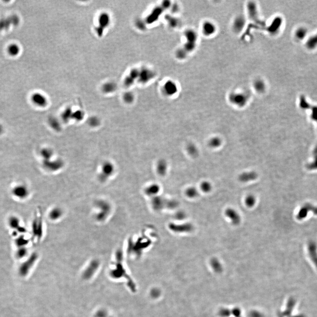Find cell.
Instances as JSON below:
<instances>
[{
	"label": "cell",
	"instance_id": "cell-31",
	"mask_svg": "<svg viewBox=\"0 0 317 317\" xmlns=\"http://www.w3.org/2000/svg\"><path fill=\"white\" fill-rule=\"evenodd\" d=\"M188 153L193 157H197L199 155V150L197 146L193 143L188 144L186 147Z\"/></svg>",
	"mask_w": 317,
	"mask_h": 317
},
{
	"label": "cell",
	"instance_id": "cell-34",
	"mask_svg": "<svg viewBox=\"0 0 317 317\" xmlns=\"http://www.w3.org/2000/svg\"><path fill=\"white\" fill-rule=\"evenodd\" d=\"M307 30L305 27H301L296 30L295 32V36L297 39L301 40L307 36Z\"/></svg>",
	"mask_w": 317,
	"mask_h": 317
},
{
	"label": "cell",
	"instance_id": "cell-33",
	"mask_svg": "<svg viewBox=\"0 0 317 317\" xmlns=\"http://www.w3.org/2000/svg\"><path fill=\"white\" fill-rule=\"evenodd\" d=\"M306 47L308 49H313L317 47V34L311 36L306 42Z\"/></svg>",
	"mask_w": 317,
	"mask_h": 317
},
{
	"label": "cell",
	"instance_id": "cell-47",
	"mask_svg": "<svg viewBox=\"0 0 317 317\" xmlns=\"http://www.w3.org/2000/svg\"><path fill=\"white\" fill-rule=\"evenodd\" d=\"M71 114H72V111L70 109H67V110L65 111L63 113V120H68L69 118H71Z\"/></svg>",
	"mask_w": 317,
	"mask_h": 317
},
{
	"label": "cell",
	"instance_id": "cell-50",
	"mask_svg": "<svg viewBox=\"0 0 317 317\" xmlns=\"http://www.w3.org/2000/svg\"><path fill=\"white\" fill-rule=\"evenodd\" d=\"M313 116L312 117L315 120H317V107H313Z\"/></svg>",
	"mask_w": 317,
	"mask_h": 317
},
{
	"label": "cell",
	"instance_id": "cell-11",
	"mask_svg": "<svg viewBox=\"0 0 317 317\" xmlns=\"http://www.w3.org/2000/svg\"><path fill=\"white\" fill-rule=\"evenodd\" d=\"M225 215L234 225H238L241 222V217L237 211L234 208H229L225 211Z\"/></svg>",
	"mask_w": 317,
	"mask_h": 317
},
{
	"label": "cell",
	"instance_id": "cell-36",
	"mask_svg": "<svg viewBox=\"0 0 317 317\" xmlns=\"http://www.w3.org/2000/svg\"><path fill=\"white\" fill-rule=\"evenodd\" d=\"M245 202L247 207H253L256 203V198L252 194H249L245 198Z\"/></svg>",
	"mask_w": 317,
	"mask_h": 317
},
{
	"label": "cell",
	"instance_id": "cell-3",
	"mask_svg": "<svg viewBox=\"0 0 317 317\" xmlns=\"http://www.w3.org/2000/svg\"><path fill=\"white\" fill-rule=\"evenodd\" d=\"M38 258V254L36 252H33L20 266L19 270L20 275L22 277L26 276L29 272L30 270L34 266Z\"/></svg>",
	"mask_w": 317,
	"mask_h": 317
},
{
	"label": "cell",
	"instance_id": "cell-39",
	"mask_svg": "<svg viewBox=\"0 0 317 317\" xmlns=\"http://www.w3.org/2000/svg\"><path fill=\"white\" fill-rule=\"evenodd\" d=\"M201 190L205 193H209L212 190V185L207 181H204L201 184Z\"/></svg>",
	"mask_w": 317,
	"mask_h": 317
},
{
	"label": "cell",
	"instance_id": "cell-30",
	"mask_svg": "<svg viewBox=\"0 0 317 317\" xmlns=\"http://www.w3.org/2000/svg\"><path fill=\"white\" fill-rule=\"evenodd\" d=\"M8 224L11 228L17 230L20 227V220L16 216H12L8 220Z\"/></svg>",
	"mask_w": 317,
	"mask_h": 317
},
{
	"label": "cell",
	"instance_id": "cell-53",
	"mask_svg": "<svg viewBox=\"0 0 317 317\" xmlns=\"http://www.w3.org/2000/svg\"><path fill=\"white\" fill-rule=\"evenodd\" d=\"M2 131H3L2 127V126H1V125H0V134H1V133H2Z\"/></svg>",
	"mask_w": 317,
	"mask_h": 317
},
{
	"label": "cell",
	"instance_id": "cell-37",
	"mask_svg": "<svg viewBox=\"0 0 317 317\" xmlns=\"http://www.w3.org/2000/svg\"><path fill=\"white\" fill-rule=\"evenodd\" d=\"M186 195L190 198H194L198 195V192L196 188L194 187H190L186 190Z\"/></svg>",
	"mask_w": 317,
	"mask_h": 317
},
{
	"label": "cell",
	"instance_id": "cell-51",
	"mask_svg": "<svg viewBox=\"0 0 317 317\" xmlns=\"http://www.w3.org/2000/svg\"><path fill=\"white\" fill-rule=\"evenodd\" d=\"M136 24H137L138 27L140 28L141 30L144 29L145 28V25H144V23H143L141 21H137Z\"/></svg>",
	"mask_w": 317,
	"mask_h": 317
},
{
	"label": "cell",
	"instance_id": "cell-17",
	"mask_svg": "<svg viewBox=\"0 0 317 317\" xmlns=\"http://www.w3.org/2000/svg\"><path fill=\"white\" fill-rule=\"evenodd\" d=\"M258 174L256 172L254 171L244 172L238 176V178L240 181L243 183L249 182L255 180L258 178Z\"/></svg>",
	"mask_w": 317,
	"mask_h": 317
},
{
	"label": "cell",
	"instance_id": "cell-2",
	"mask_svg": "<svg viewBox=\"0 0 317 317\" xmlns=\"http://www.w3.org/2000/svg\"><path fill=\"white\" fill-rule=\"evenodd\" d=\"M117 264H116V268L111 271V275L113 278H119L125 277L127 280V285L130 288V290L133 292L136 291V286L134 284L133 280L129 276L127 275L124 268L122 264V254L121 251H118L116 252Z\"/></svg>",
	"mask_w": 317,
	"mask_h": 317
},
{
	"label": "cell",
	"instance_id": "cell-49",
	"mask_svg": "<svg viewBox=\"0 0 317 317\" xmlns=\"http://www.w3.org/2000/svg\"><path fill=\"white\" fill-rule=\"evenodd\" d=\"M176 215V219H178V220H180L184 219L185 217L186 216L185 214L184 213L181 212V211L177 213Z\"/></svg>",
	"mask_w": 317,
	"mask_h": 317
},
{
	"label": "cell",
	"instance_id": "cell-15",
	"mask_svg": "<svg viewBox=\"0 0 317 317\" xmlns=\"http://www.w3.org/2000/svg\"><path fill=\"white\" fill-rule=\"evenodd\" d=\"M154 76V73L151 70L144 68L140 71L138 79L141 83H146L153 78Z\"/></svg>",
	"mask_w": 317,
	"mask_h": 317
},
{
	"label": "cell",
	"instance_id": "cell-21",
	"mask_svg": "<svg viewBox=\"0 0 317 317\" xmlns=\"http://www.w3.org/2000/svg\"><path fill=\"white\" fill-rule=\"evenodd\" d=\"M166 201L161 196H155L151 201V205L153 208L156 211L162 210L166 207Z\"/></svg>",
	"mask_w": 317,
	"mask_h": 317
},
{
	"label": "cell",
	"instance_id": "cell-14",
	"mask_svg": "<svg viewBox=\"0 0 317 317\" xmlns=\"http://www.w3.org/2000/svg\"><path fill=\"white\" fill-rule=\"evenodd\" d=\"M217 31V27L214 23L210 21H205L202 25V32L205 36L214 35Z\"/></svg>",
	"mask_w": 317,
	"mask_h": 317
},
{
	"label": "cell",
	"instance_id": "cell-25",
	"mask_svg": "<svg viewBox=\"0 0 317 317\" xmlns=\"http://www.w3.org/2000/svg\"><path fill=\"white\" fill-rule=\"evenodd\" d=\"M253 86L255 90L259 93H264L266 90V84L264 81L261 78H257L255 80Z\"/></svg>",
	"mask_w": 317,
	"mask_h": 317
},
{
	"label": "cell",
	"instance_id": "cell-10",
	"mask_svg": "<svg viewBox=\"0 0 317 317\" xmlns=\"http://www.w3.org/2000/svg\"><path fill=\"white\" fill-rule=\"evenodd\" d=\"M100 264L99 261L97 259H94L91 260L84 271L83 274L84 278H91L99 267Z\"/></svg>",
	"mask_w": 317,
	"mask_h": 317
},
{
	"label": "cell",
	"instance_id": "cell-19",
	"mask_svg": "<svg viewBox=\"0 0 317 317\" xmlns=\"http://www.w3.org/2000/svg\"><path fill=\"white\" fill-rule=\"evenodd\" d=\"M312 206L311 204L309 203L303 205L296 214V219L299 220H302L305 219L308 215L309 212L310 211H312Z\"/></svg>",
	"mask_w": 317,
	"mask_h": 317
},
{
	"label": "cell",
	"instance_id": "cell-13",
	"mask_svg": "<svg viewBox=\"0 0 317 317\" xmlns=\"http://www.w3.org/2000/svg\"><path fill=\"white\" fill-rule=\"evenodd\" d=\"M170 229L173 231L177 233H186L192 231L193 229V226L190 223L179 225L172 223L170 225Z\"/></svg>",
	"mask_w": 317,
	"mask_h": 317
},
{
	"label": "cell",
	"instance_id": "cell-40",
	"mask_svg": "<svg viewBox=\"0 0 317 317\" xmlns=\"http://www.w3.org/2000/svg\"><path fill=\"white\" fill-rule=\"evenodd\" d=\"M282 20L281 17H277L274 21L273 24L271 26L272 32H275L279 29L282 24Z\"/></svg>",
	"mask_w": 317,
	"mask_h": 317
},
{
	"label": "cell",
	"instance_id": "cell-4",
	"mask_svg": "<svg viewBox=\"0 0 317 317\" xmlns=\"http://www.w3.org/2000/svg\"><path fill=\"white\" fill-rule=\"evenodd\" d=\"M249 95L242 92H233L230 94L229 99L231 103L239 107H243L246 105L249 100Z\"/></svg>",
	"mask_w": 317,
	"mask_h": 317
},
{
	"label": "cell",
	"instance_id": "cell-6",
	"mask_svg": "<svg viewBox=\"0 0 317 317\" xmlns=\"http://www.w3.org/2000/svg\"><path fill=\"white\" fill-rule=\"evenodd\" d=\"M43 221L42 217H35L32 223V233L33 236L38 240L41 239L43 233Z\"/></svg>",
	"mask_w": 317,
	"mask_h": 317
},
{
	"label": "cell",
	"instance_id": "cell-27",
	"mask_svg": "<svg viewBox=\"0 0 317 317\" xmlns=\"http://www.w3.org/2000/svg\"><path fill=\"white\" fill-rule=\"evenodd\" d=\"M248 12L250 17L251 19L256 20L258 18L257 7L255 3L250 2L248 5Z\"/></svg>",
	"mask_w": 317,
	"mask_h": 317
},
{
	"label": "cell",
	"instance_id": "cell-23",
	"mask_svg": "<svg viewBox=\"0 0 317 317\" xmlns=\"http://www.w3.org/2000/svg\"><path fill=\"white\" fill-rule=\"evenodd\" d=\"M156 168L157 172L160 176H165L168 170L167 162L164 159H161L157 163Z\"/></svg>",
	"mask_w": 317,
	"mask_h": 317
},
{
	"label": "cell",
	"instance_id": "cell-41",
	"mask_svg": "<svg viewBox=\"0 0 317 317\" xmlns=\"http://www.w3.org/2000/svg\"><path fill=\"white\" fill-rule=\"evenodd\" d=\"M123 99L126 103L127 104H131L134 102V94L132 92H127L123 95Z\"/></svg>",
	"mask_w": 317,
	"mask_h": 317
},
{
	"label": "cell",
	"instance_id": "cell-52",
	"mask_svg": "<svg viewBox=\"0 0 317 317\" xmlns=\"http://www.w3.org/2000/svg\"><path fill=\"white\" fill-rule=\"evenodd\" d=\"M158 291L157 290H155L152 291V295H153V296H154L155 297H156V296H157V295H158Z\"/></svg>",
	"mask_w": 317,
	"mask_h": 317
},
{
	"label": "cell",
	"instance_id": "cell-35",
	"mask_svg": "<svg viewBox=\"0 0 317 317\" xmlns=\"http://www.w3.org/2000/svg\"><path fill=\"white\" fill-rule=\"evenodd\" d=\"M222 144V140L219 137H213L211 138L208 141V145L212 148H217L220 147Z\"/></svg>",
	"mask_w": 317,
	"mask_h": 317
},
{
	"label": "cell",
	"instance_id": "cell-38",
	"mask_svg": "<svg viewBox=\"0 0 317 317\" xmlns=\"http://www.w3.org/2000/svg\"><path fill=\"white\" fill-rule=\"evenodd\" d=\"M28 253V249L26 247L19 248L16 252V257L18 259H22L25 257L27 255Z\"/></svg>",
	"mask_w": 317,
	"mask_h": 317
},
{
	"label": "cell",
	"instance_id": "cell-45",
	"mask_svg": "<svg viewBox=\"0 0 317 317\" xmlns=\"http://www.w3.org/2000/svg\"><path fill=\"white\" fill-rule=\"evenodd\" d=\"M178 205V203L176 201L171 200L166 201V207H168L169 208L173 209V208L177 207Z\"/></svg>",
	"mask_w": 317,
	"mask_h": 317
},
{
	"label": "cell",
	"instance_id": "cell-44",
	"mask_svg": "<svg viewBox=\"0 0 317 317\" xmlns=\"http://www.w3.org/2000/svg\"><path fill=\"white\" fill-rule=\"evenodd\" d=\"M187 52L184 49H180L176 52V57L179 59H184L187 56Z\"/></svg>",
	"mask_w": 317,
	"mask_h": 317
},
{
	"label": "cell",
	"instance_id": "cell-48",
	"mask_svg": "<svg viewBox=\"0 0 317 317\" xmlns=\"http://www.w3.org/2000/svg\"><path fill=\"white\" fill-rule=\"evenodd\" d=\"M52 152L49 149H44V150H42V156L44 157L45 158H50V157L51 156Z\"/></svg>",
	"mask_w": 317,
	"mask_h": 317
},
{
	"label": "cell",
	"instance_id": "cell-32",
	"mask_svg": "<svg viewBox=\"0 0 317 317\" xmlns=\"http://www.w3.org/2000/svg\"><path fill=\"white\" fill-rule=\"evenodd\" d=\"M29 242L28 240L26 239L23 235L19 236L15 240V244L18 248L26 246Z\"/></svg>",
	"mask_w": 317,
	"mask_h": 317
},
{
	"label": "cell",
	"instance_id": "cell-43",
	"mask_svg": "<svg viewBox=\"0 0 317 317\" xmlns=\"http://www.w3.org/2000/svg\"><path fill=\"white\" fill-rule=\"evenodd\" d=\"M166 20L168 22L169 24L172 27H175L178 25V21L176 18L168 16L166 17Z\"/></svg>",
	"mask_w": 317,
	"mask_h": 317
},
{
	"label": "cell",
	"instance_id": "cell-7",
	"mask_svg": "<svg viewBox=\"0 0 317 317\" xmlns=\"http://www.w3.org/2000/svg\"><path fill=\"white\" fill-rule=\"evenodd\" d=\"M12 195L20 200H25L30 195V191L26 186L19 185L15 186L12 190Z\"/></svg>",
	"mask_w": 317,
	"mask_h": 317
},
{
	"label": "cell",
	"instance_id": "cell-46",
	"mask_svg": "<svg viewBox=\"0 0 317 317\" xmlns=\"http://www.w3.org/2000/svg\"><path fill=\"white\" fill-rule=\"evenodd\" d=\"M72 116L76 120H81L83 117V113L82 111H78L74 113V114L72 115Z\"/></svg>",
	"mask_w": 317,
	"mask_h": 317
},
{
	"label": "cell",
	"instance_id": "cell-26",
	"mask_svg": "<svg viewBox=\"0 0 317 317\" xmlns=\"http://www.w3.org/2000/svg\"><path fill=\"white\" fill-rule=\"evenodd\" d=\"M160 190V187L156 184H152L147 186L145 190V193L149 196H156L157 194L159 193Z\"/></svg>",
	"mask_w": 317,
	"mask_h": 317
},
{
	"label": "cell",
	"instance_id": "cell-8",
	"mask_svg": "<svg viewBox=\"0 0 317 317\" xmlns=\"http://www.w3.org/2000/svg\"><path fill=\"white\" fill-rule=\"evenodd\" d=\"M114 166L112 164L107 162L104 164L102 168V171L99 176V179L102 182H105L108 178L112 176L114 172Z\"/></svg>",
	"mask_w": 317,
	"mask_h": 317
},
{
	"label": "cell",
	"instance_id": "cell-20",
	"mask_svg": "<svg viewBox=\"0 0 317 317\" xmlns=\"http://www.w3.org/2000/svg\"><path fill=\"white\" fill-rule=\"evenodd\" d=\"M165 9L163 6L157 7L152 10L151 13L148 16L146 19V22L149 24L156 22L158 19L161 14L163 13Z\"/></svg>",
	"mask_w": 317,
	"mask_h": 317
},
{
	"label": "cell",
	"instance_id": "cell-28",
	"mask_svg": "<svg viewBox=\"0 0 317 317\" xmlns=\"http://www.w3.org/2000/svg\"><path fill=\"white\" fill-rule=\"evenodd\" d=\"M186 42L196 43L198 39V35L196 32L193 30H188L186 31L185 34Z\"/></svg>",
	"mask_w": 317,
	"mask_h": 317
},
{
	"label": "cell",
	"instance_id": "cell-16",
	"mask_svg": "<svg viewBox=\"0 0 317 317\" xmlns=\"http://www.w3.org/2000/svg\"><path fill=\"white\" fill-rule=\"evenodd\" d=\"M163 91L167 96H172L178 92V87L173 81H168L164 84Z\"/></svg>",
	"mask_w": 317,
	"mask_h": 317
},
{
	"label": "cell",
	"instance_id": "cell-1",
	"mask_svg": "<svg viewBox=\"0 0 317 317\" xmlns=\"http://www.w3.org/2000/svg\"><path fill=\"white\" fill-rule=\"evenodd\" d=\"M93 205L96 210L94 214V220L98 223L105 222L112 211L111 203L104 199H98L94 201Z\"/></svg>",
	"mask_w": 317,
	"mask_h": 317
},
{
	"label": "cell",
	"instance_id": "cell-29",
	"mask_svg": "<svg viewBox=\"0 0 317 317\" xmlns=\"http://www.w3.org/2000/svg\"><path fill=\"white\" fill-rule=\"evenodd\" d=\"M102 90L104 93H113L116 91L117 89V85L115 82H106L102 86Z\"/></svg>",
	"mask_w": 317,
	"mask_h": 317
},
{
	"label": "cell",
	"instance_id": "cell-42",
	"mask_svg": "<svg viewBox=\"0 0 317 317\" xmlns=\"http://www.w3.org/2000/svg\"><path fill=\"white\" fill-rule=\"evenodd\" d=\"M20 51V48L16 44H12L9 46L7 49L8 53L11 56H16L18 54Z\"/></svg>",
	"mask_w": 317,
	"mask_h": 317
},
{
	"label": "cell",
	"instance_id": "cell-24",
	"mask_svg": "<svg viewBox=\"0 0 317 317\" xmlns=\"http://www.w3.org/2000/svg\"><path fill=\"white\" fill-rule=\"evenodd\" d=\"M139 71L137 69L132 70L128 76H127L124 80L125 85L127 87L131 86L134 83L135 80L137 79L139 76Z\"/></svg>",
	"mask_w": 317,
	"mask_h": 317
},
{
	"label": "cell",
	"instance_id": "cell-22",
	"mask_svg": "<svg viewBox=\"0 0 317 317\" xmlns=\"http://www.w3.org/2000/svg\"><path fill=\"white\" fill-rule=\"evenodd\" d=\"M32 99L35 105L39 107H45L47 105V100L46 97L40 93H35L32 95Z\"/></svg>",
	"mask_w": 317,
	"mask_h": 317
},
{
	"label": "cell",
	"instance_id": "cell-12",
	"mask_svg": "<svg viewBox=\"0 0 317 317\" xmlns=\"http://www.w3.org/2000/svg\"><path fill=\"white\" fill-rule=\"evenodd\" d=\"M64 215V211L61 207L55 206L52 207L48 213V217L50 221L56 222L61 220Z\"/></svg>",
	"mask_w": 317,
	"mask_h": 317
},
{
	"label": "cell",
	"instance_id": "cell-18",
	"mask_svg": "<svg viewBox=\"0 0 317 317\" xmlns=\"http://www.w3.org/2000/svg\"><path fill=\"white\" fill-rule=\"evenodd\" d=\"M308 255L317 268V245L314 241H310L307 246Z\"/></svg>",
	"mask_w": 317,
	"mask_h": 317
},
{
	"label": "cell",
	"instance_id": "cell-5",
	"mask_svg": "<svg viewBox=\"0 0 317 317\" xmlns=\"http://www.w3.org/2000/svg\"><path fill=\"white\" fill-rule=\"evenodd\" d=\"M98 24L96 29L97 34L99 37H102L104 31L109 26L111 22L110 15L107 12L102 13L98 17Z\"/></svg>",
	"mask_w": 317,
	"mask_h": 317
},
{
	"label": "cell",
	"instance_id": "cell-9",
	"mask_svg": "<svg viewBox=\"0 0 317 317\" xmlns=\"http://www.w3.org/2000/svg\"><path fill=\"white\" fill-rule=\"evenodd\" d=\"M246 23L245 17L240 15L237 16L232 22V28L233 31L236 33H239L242 32L245 28Z\"/></svg>",
	"mask_w": 317,
	"mask_h": 317
}]
</instances>
